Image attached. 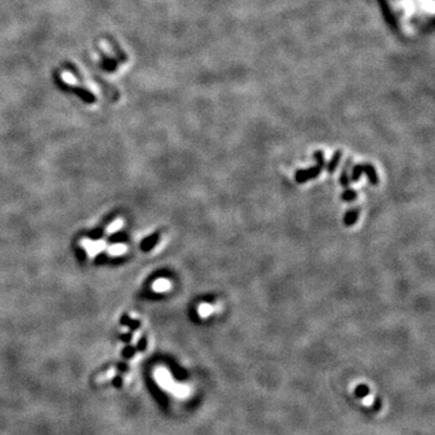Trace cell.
<instances>
[{"label": "cell", "mask_w": 435, "mask_h": 435, "mask_svg": "<svg viewBox=\"0 0 435 435\" xmlns=\"http://www.w3.org/2000/svg\"><path fill=\"white\" fill-rule=\"evenodd\" d=\"M313 157H315L317 160V166L316 167H312V168H309V169L296 170V174H295V179H296V182L299 183V184H302V183L307 182V180L317 178V177L321 174L323 168H324V152L316 151L315 155H313Z\"/></svg>", "instance_id": "6da1fadb"}, {"label": "cell", "mask_w": 435, "mask_h": 435, "mask_svg": "<svg viewBox=\"0 0 435 435\" xmlns=\"http://www.w3.org/2000/svg\"><path fill=\"white\" fill-rule=\"evenodd\" d=\"M364 172L366 174V177H368L370 183H371L372 185H377L378 184V176L377 173H376L375 167L372 166V164L370 163H359L356 164V166L353 167V172H352V178L351 180L352 182H358L360 179V177H362V173Z\"/></svg>", "instance_id": "7a4b0ae2"}, {"label": "cell", "mask_w": 435, "mask_h": 435, "mask_svg": "<svg viewBox=\"0 0 435 435\" xmlns=\"http://www.w3.org/2000/svg\"><path fill=\"white\" fill-rule=\"evenodd\" d=\"M359 212H360V208H352V209H348L347 213L344 214L343 218V223L346 226H352L356 224L357 220H358L359 218Z\"/></svg>", "instance_id": "3957f363"}, {"label": "cell", "mask_w": 435, "mask_h": 435, "mask_svg": "<svg viewBox=\"0 0 435 435\" xmlns=\"http://www.w3.org/2000/svg\"><path fill=\"white\" fill-rule=\"evenodd\" d=\"M341 156H342V151H341V150L335 151L334 156H332L331 160L329 161V163L326 164V170H328L329 173H334L335 172V169L337 168L338 163H340Z\"/></svg>", "instance_id": "277c9868"}, {"label": "cell", "mask_w": 435, "mask_h": 435, "mask_svg": "<svg viewBox=\"0 0 435 435\" xmlns=\"http://www.w3.org/2000/svg\"><path fill=\"white\" fill-rule=\"evenodd\" d=\"M351 163H352V158L350 157V158H348V160L346 161V163H344V167H343V169H342V173H341V177H340V183H341V185L344 186V188H348V186H350V183H351L350 177H348V169H350Z\"/></svg>", "instance_id": "5b68a950"}, {"label": "cell", "mask_w": 435, "mask_h": 435, "mask_svg": "<svg viewBox=\"0 0 435 435\" xmlns=\"http://www.w3.org/2000/svg\"><path fill=\"white\" fill-rule=\"evenodd\" d=\"M357 196H358L357 191L352 190V189H347V190H344L342 192V195H341V200L346 201V202H351V201L356 200Z\"/></svg>", "instance_id": "8992f818"}, {"label": "cell", "mask_w": 435, "mask_h": 435, "mask_svg": "<svg viewBox=\"0 0 435 435\" xmlns=\"http://www.w3.org/2000/svg\"><path fill=\"white\" fill-rule=\"evenodd\" d=\"M167 287H168V283L162 281V279L155 283V285H154V288L157 289V290H162V289H166Z\"/></svg>", "instance_id": "52a82bcc"}, {"label": "cell", "mask_w": 435, "mask_h": 435, "mask_svg": "<svg viewBox=\"0 0 435 435\" xmlns=\"http://www.w3.org/2000/svg\"><path fill=\"white\" fill-rule=\"evenodd\" d=\"M201 311V315H203V316H206V315H208V313L210 312V309L208 306H201V309H200Z\"/></svg>", "instance_id": "ba28073f"}]
</instances>
